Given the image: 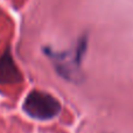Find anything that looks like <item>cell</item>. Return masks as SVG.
<instances>
[{
    "mask_svg": "<svg viewBox=\"0 0 133 133\" xmlns=\"http://www.w3.org/2000/svg\"><path fill=\"white\" fill-rule=\"evenodd\" d=\"M21 81V72L14 62L9 49H7L0 56V84H16Z\"/></svg>",
    "mask_w": 133,
    "mask_h": 133,
    "instance_id": "cell-3",
    "label": "cell"
},
{
    "mask_svg": "<svg viewBox=\"0 0 133 133\" xmlns=\"http://www.w3.org/2000/svg\"><path fill=\"white\" fill-rule=\"evenodd\" d=\"M23 111L34 119L49 120L60 113L61 104L51 95L34 90L26 97Z\"/></svg>",
    "mask_w": 133,
    "mask_h": 133,
    "instance_id": "cell-2",
    "label": "cell"
},
{
    "mask_svg": "<svg viewBox=\"0 0 133 133\" xmlns=\"http://www.w3.org/2000/svg\"><path fill=\"white\" fill-rule=\"evenodd\" d=\"M87 49V37H82L77 43V47L70 53H55L46 48L44 53L53 60L57 72L65 79L71 82H77L81 79L82 75L79 71V64L82 61L83 54Z\"/></svg>",
    "mask_w": 133,
    "mask_h": 133,
    "instance_id": "cell-1",
    "label": "cell"
}]
</instances>
